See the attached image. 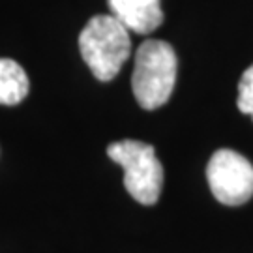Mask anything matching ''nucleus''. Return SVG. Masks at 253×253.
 Returning <instances> with one entry per match:
<instances>
[{
    "label": "nucleus",
    "mask_w": 253,
    "mask_h": 253,
    "mask_svg": "<svg viewBox=\"0 0 253 253\" xmlns=\"http://www.w3.org/2000/svg\"><path fill=\"white\" fill-rule=\"evenodd\" d=\"M79 51L98 81H111L131 54L129 30L115 15H94L79 34Z\"/></svg>",
    "instance_id": "1"
},
{
    "label": "nucleus",
    "mask_w": 253,
    "mask_h": 253,
    "mask_svg": "<svg viewBox=\"0 0 253 253\" xmlns=\"http://www.w3.org/2000/svg\"><path fill=\"white\" fill-rule=\"evenodd\" d=\"M176 53L167 42L146 40L135 53L131 88L137 103L146 111L167 103L176 83Z\"/></svg>",
    "instance_id": "2"
},
{
    "label": "nucleus",
    "mask_w": 253,
    "mask_h": 253,
    "mask_svg": "<svg viewBox=\"0 0 253 253\" xmlns=\"http://www.w3.org/2000/svg\"><path fill=\"white\" fill-rule=\"evenodd\" d=\"M107 156L124 167V186L141 205H156L163 188V165L152 145L126 139L107 146Z\"/></svg>",
    "instance_id": "3"
},
{
    "label": "nucleus",
    "mask_w": 253,
    "mask_h": 253,
    "mask_svg": "<svg viewBox=\"0 0 253 253\" xmlns=\"http://www.w3.org/2000/svg\"><path fill=\"white\" fill-rule=\"evenodd\" d=\"M210 191L221 205L238 207L253 195V165L242 154L221 148L212 154L207 167Z\"/></svg>",
    "instance_id": "4"
},
{
    "label": "nucleus",
    "mask_w": 253,
    "mask_h": 253,
    "mask_svg": "<svg viewBox=\"0 0 253 253\" xmlns=\"http://www.w3.org/2000/svg\"><path fill=\"white\" fill-rule=\"evenodd\" d=\"M113 15L135 34H150L163 23L162 0H107Z\"/></svg>",
    "instance_id": "5"
},
{
    "label": "nucleus",
    "mask_w": 253,
    "mask_h": 253,
    "mask_svg": "<svg viewBox=\"0 0 253 253\" xmlns=\"http://www.w3.org/2000/svg\"><path fill=\"white\" fill-rule=\"evenodd\" d=\"M30 83L25 70L15 60L0 58V103L17 105L27 98Z\"/></svg>",
    "instance_id": "6"
},
{
    "label": "nucleus",
    "mask_w": 253,
    "mask_h": 253,
    "mask_svg": "<svg viewBox=\"0 0 253 253\" xmlns=\"http://www.w3.org/2000/svg\"><path fill=\"white\" fill-rule=\"evenodd\" d=\"M238 109L244 115L253 113V64L242 73L238 83Z\"/></svg>",
    "instance_id": "7"
},
{
    "label": "nucleus",
    "mask_w": 253,
    "mask_h": 253,
    "mask_svg": "<svg viewBox=\"0 0 253 253\" xmlns=\"http://www.w3.org/2000/svg\"><path fill=\"white\" fill-rule=\"evenodd\" d=\"M250 117H252V118H253V113H252V115H250Z\"/></svg>",
    "instance_id": "8"
}]
</instances>
